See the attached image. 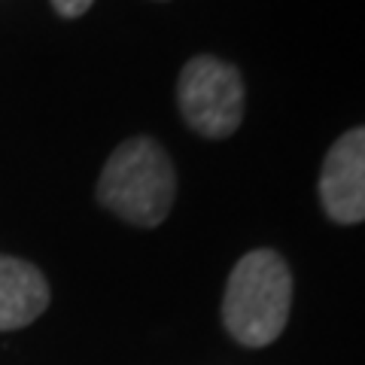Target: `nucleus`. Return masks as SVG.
Returning <instances> with one entry per match:
<instances>
[{
    "mask_svg": "<svg viewBox=\"0 0 365 365\" xmlns=\"http://www.w3.org/2000/svg\"><path fill=\"white\" fill-rule=\"evenodd\" d=\"M49 307V283L25 259L0 256V332L31 326Z\"/></svg>",
    "mask_w": 365,
    "mask_h": 365,
    "instance_id": "nucleus-5",
    "label": "nucleus"
},
{
    "mask_svg": "<svg viewBox=\"0 0 365 365\" xmlns=\"http://www.w3.org/2000/svg\"><path fill=\"white\" fill-rule=\"evenodd\" d=\"M319 201L329 220L341 225L365 222V125L344 131L326 153Z\"/></svg>",
    "mask_w": 365,
    "mask_h": 365,
    "instance_id": "nucleus-4",
    "label": "nucleus"
},
{
    "mask_svg": "<svg viewBox=\"0 0 365 365\" xmlns=\"http://www.w3.org/2000/svg\"><path fill=\"white\" fill-rule=\"evenodd\" d=\"M91 4H95V0H52L55 13L64 16V19H79L83 13H88Z\"/></svg>",
    "mask_w": 365,
    "mask_h": 365,
    "instance_id": "nucleus-6",
    "label": "nucleus"
},
{
    "mask_svg": "<svg viewBox=\"0 0 365 365\" xmlns=\"http://www.w3.org/2000/svg\"><path fill=\"white\" fill-rule=\"evenodd\" d=\"M177 198V170L153 137H131L116 146L98 180L101 207L119 220L153 228L168 220Z\"/></svg>",
    "mask_w": 365,
    "mask_h": 365,
    "instance_id": "nucleus-2",
    "label": "nucleus"
},
{
    "mask_svg": "<svg viewBox=\"0 0 365 365\" xmlns=\"http://www.w3.org/2000/svg\"><path fill=\"white\" fill-rule=\"evenodd\" d=\"M292 307V274L274 250H253L228 274L222 323L237 344L268 347L287 329Z\"/></svg>",
    "mask_w": 365,
    "mask_h": 365,
    "instance_id": "nucleus-1",
    "label": "nucleus"
},
{
    "mask_svg": "<svg viewBox=\"0 0 365 365\" xmlns=\"http://www.w3.org/2000/svg\"><path fill=\"white\" fill-rule=\"evenodd\" d=\"M180 116L207 140L232 137L244 122L247 91L241 71L216 55H195L177 79Z\"/></svg>",
    "mask_w": 365,
    "mask_h": 365,
    "instance_id": "nucleus-3",
    "label": "nucleus"
}]
</instances>
